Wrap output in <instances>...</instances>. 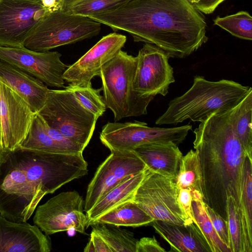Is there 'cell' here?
<instances>
[{"label": "cell", "mask_w": 252, "mask_h": 252, "mask_svg": "<svg viewBox=\"0 0 252 252\" xmlns=\"http://www.w3.org/2000/svg\"><path fill=\"white\" fill-rule=\"evenodd\" d=\"M88 173L83 153H52L18 147L0 153V214L27 221L47 194Z\"/></svg>", "instance_id": "1"}, {"label": "cell", "mask_w": 252, "mask_h": 252, "mask_svg": "<svg viewBox=\"0 0 252 252\" xmlns=\"http://www.w3.org/2000/svg\"><path fill=\"white\" fill-rule=\"evenodd\" d=\"M0 151H1V150H0Z\"/></svg>", "instance_id": "42"}, {"label": "cell", "mask_w": 252, "mask_h": 252, "mask_svg": "<svg viewBox=\"0 0 252 252\" xmlns=\"http://www.w3.org/2000/svg\"><path fill=\"white\" fill-rule=\"evenodd\" d=\"M125 35L113 32L103 36L77 61L69 65L63 74L69 83L87 85L95 76H99L101 67L115 57L124 46Z\"/></svg>", "instance_id": "16"}, {"label": "cell", "mask_w": 252, "mask_h": 252, "mask_svg": "<svg viewBox=\"0 0 252 252\" xmlns=\"http://www.w3.org/2000/svg\"><path fill=\"white\" fill-rule=\"evenodd\" d=\"M92 231L99 235L107 243L112 252H135L137 240L134 234L120 226L95 222L92 224Z\"/></svg>", "instance_id": "27"}, {"label": "cell", "mask_w": 252, "mask_h": 252, "mask_svg": "<svg viewBox=\"0 0 252 252\" xmlns=\"http://www.w3.org/2000/svg\"><path fill=\"white\" fill-rule=\"evenodd\" d=\"M230 110L212 114L194 130L205 204L227 220L232 198L239 211L243 163L247 156L234 133Z\"/></svg>", "instance_id": "3"}, {"label": "cell", "mask_w": 252, "mask_h": 252, "mask_svg": "<svg viewBox=\"0 0 252 252\" xmlns=\"http://www.w3.org/2000/svg\"><path fill=\"white\" fill-rule=\"evenodd\" d=\"M233 130L245 154L252 158V88L230 110Z\"/></svg>", "instance_id": "23"}, {"label": "cell", "mask_w": 252, "mask_h": 252, "mask_svg": "<svg viewBox=\"0 0 252 252\" xmlns=\"http://www.w3.org/2000/svg\"><path fill=\"white\" fill-rule=\"evenodd\" d=\"M231 252H243L242 229L240 214L234 200H228L227 206Z\"/></svg>", "instance_id": "32"}, {"label": "cell", "mask_w": 252, "mask_h": 252, "mask_svg": "<svg viewBox=\"0 0 252 252\" xmlns=\"http://www.w3.org/2000/svg\"><path fill=\"white\" fill-rule=\"evenodd\" d=\"M205 208L218 235L221 241L229 248L230 237L227 220L206 204Z\"/></svg>", "instance_id": "33"}, {"label": "cell", "mask_w": 252, "mask_h": 252, "mask_svg": "<svg viewBox=\"0 0 252 252\" xmlns=\"http://www.w3.org/2000/svg\"><path fill=\"white\" fill-rule=\"evenodd\" d=\"M137 57L133 90L144 97L165 96L170 85L175 82L173 68L168 63L169 55L156 46L146 43Z\"/></svg>", "instance_id": "13"}, {"label": "cell", "mask_w": 252, "mask_h": 252, "mask_svg": "<svg viewBox=\"0 0 252 252\" xmlns=\"http://www.w3.org/2000/svg\"><path fill=\"white\" fill-rule=\"evenodd\" d=\"M101 25L88 17L68 13L59 4L38 22L24 46L36 52L49 51L98 35Z\"/></svg>", "instance_id": "6"}, {"label": "cell", "mask_w": 252, "mask_h": 252, "mask_svg": "<svg viewBox=\"0 0 252 252\" xmlns=\"http://www.w3.org/2000/svg\"><path fill=\"white\" fill-rule=\"evenodd\" d=\"M191 209L193 221L197 225L207 241L212 252H231L215 230L205 208L202 194L192 191Z\"/></svg>", "instance_id": "25"}, {"label": "cell", "mask_w": 252, "mask_h": 252, "mask_svg": "<svg viewBox=\"0 0 252 252\" xmlns=\"http://www.w3.org/2000/svg\"><path fill=\"white\" fill-rule=\"evenodd\" d=\"M192 126L188 124L171 128L149 127L142 122H107L100 133L99 139L111 151H133L148 143L171 141L177 145L185 140Z\"/></svg>", "instance_id": "8"}, {"label": "cell", "mask_w": 252, "mask_h": 252, "mask_svg": "<svg viewBox=\"0 0 252 252\" xmlns=\"http://www.w3.org/2000/svg\"><path fill=\"white\" fill-rule=\"evenodd\" d=\"M152 171L149 168L125 180L102 196L86 215V228L99 217L129 200H132L135 192L146 176Z\"/></svg>", "instance_id": "21"}, {"label": "cell", "mask_w": 252, "mask_h": 252, "mask_svg": "<svg viewBox=\"0 0 252 252\" xmlns=\"http://www.w3.org/2000/svg\"><path fill=\"white\" fill-rule=\"evenodd\" d=\"M148 168L133 151H111L88 184L84 210L89 211L110 189Z\"/></svg>", "instance_id": "12"}, {"label": "cell", "mask_w": 252, "mask_h": 252, "mask_svg": "<svg viewBox=\"0 0 252 252\" xmlns=\"http://www.w3.org/2000/svg\"><path fill=\"white\" fill-rule=\"evenodd\" d=\"M131 0H82L63 8L71 14L85 17L114 10Z\"/></svg>", "instance_id": "31"}, {"label": "cell", "mask_w": 252, "mask_h": 252, "mask_svg": "<svg viewBox=\"0 0 252 252\" xmlns=\"http://www.w3.org/2000/svg\"><path fill=\"white\" fill-rule=\"evenodd\" d=\"M88 17L127 32L134 41L153 44L170 58H186L208 39L204 18L188 0H131Z\"/></svg>", "instance_id": "2"}, {"label": "cell", "mask_w": 252, "mask_h": 252, "mask_svg": "<svg viewBox=\"0 0 252 252\" xmlns=\"http://www.w3.org/2000/svg\"><path fill=\"white\" fill-rule=\"evenodd\" d=\"M0 135L1 137V131H0Z\"/></svg>", "instance_id": "41"}, {"label": "cell", "mask_w": 252, "mask_h": 252, "mask_svg": "<svg viewBox=\"0 0 252 252\" xmlns=\"http://www.w3.org/2000/svg\"><path fill=\"white\" fill-rule=\"evenodd\" d=\"M214 23L234 36L252 39V17L248 12L241 11L224 17L218 16Z\"/></svg>", "instance_id": "30"}, {"label": "cell", "mask_w": 252, "mask_h": 252, "mask_svg": "<svg viewBox=\"0 0 252 252\" xmlns=\"http://www.w3.org/2000/svg\"><path fill=\"white\" fill-rule=\"evenodd\" d=\"M152 226L170 246V252H212L197 225L176 224L163 220H154Z\"/></svg>", "instance_id": "19"}, {"label": "cell", "mask_w": 252, "mask_h": 252, "mask_svg": "<svg viewBox=\"0 0 252 252\" xmlns=\"http://www.w3.org/2000/svg\"><path fill=\"white\" fill-rule=\"evenodd\" d=\"M178 193L175 180L151 171L138 187L132 200L154 220L183 225Z\"/></svg>", "instance_id": "9"}, {"label": "cell", "mask_w": 252, "mask_h": 252, "mask_svg": "<svg viewBox=\"0 0 252 252\" xmlns=\"http://www.w3.org/2000/svg\"><path fill=\"white\" fill-rule=\"evenodd\" d=\"M55 7L44 0H0V46L24 47L34 27Z\"/></svg>", "instance_id": "11"}, {"label": "cell", "mask_w": 252, "mask_h": 252, "mask_svg": "<svg viewBox=\"0 0 252 252\" xmlns=\"http://www.w3.org/2000/svg\"><path fill=\"white\" fill-rule=\"evenodd\" d=\"M155 236L143 237L137 240L136 244L135 252H165Z\"/></svg>", "instance_id": "36"}, {"label": "cell", "mask_w": 252, "mask_h": 252, "mask_svg": "<svg viewBox=\"0 0 252 252\" xmlns=\"http://www.w3.org/2000/svg\"><path fill=\"white\" fill-rule=\"evenodd\" d=\"M190 3L192 4L197 3L199 0H188Z\"/></svg>", "instance_id": "39"}, {"label": "cell", "mask_w": 252, "mask_h": 252, "mask_svg": "<svg viewBox=\"0 0 252 252\" xmlns=\"http://www.w3.org/2000/svg\"><path fill=\"white\" fill-rule=\"evenodd\" d=\"M153 220L154 219L135 202L129 200L103 214L93 223L99 222L120 226L137 227L147 225Z\"/></svg>", "instance_id": "24"}, {"label": "cell", "mask_w": 252, "mask_h": 252, "mask_svg": "<svg viewBox=\"0 0 252 252\" xmlns=\"http://www.w3.org/2000/svg\"><path fill=\"white\" fill-rule=\"evenodd\" d=\"M0 150L2 151V142H1V137L0 135Z\"/></svg>", "instance_id": "40"}, {"label": "cell", "mask_w": 252, "mask_h": 252, "mask_svg": "<svg viewBox=\"0 0 252 252\" xmlns=\"http://www.w3.org/2000/svg\"><path fill=\"white\" fill-rule=\"evenodd\" d=\"M175 182L178 190L189 189L202 194L201 173L197 151L191 150L183 156Z\"/></svg>", "instance_id": "28"}, {"label": "cell", "mask_w": 252, "mask_h": 252, "mask_svg": "<svg viewBox=\"0 0 252 252\" xmlns=\"http://www.w3.org/2000/svg\"><path fill=\"white\" fill-rule=\"evenodd\" d=\"M84 252H112L109 246L97 233L92 231L90 238L84 249Z\"/></svg>", "instance_id": "35"}, {"label": "cell", "mask_w": 252, "mask_h": 252, "mask_svg": "<svg viewBox=\"0 0 252 252\" xmlns=\"http://www.w3.org/2000/svg\"><path fill=\"white\" fill-rule=\"evenodd\" d=\"M239 213L243 252H252V158L245 157L243 166Z\"/></svg>", "instance_id": "22"}, {"label": "cell", "mask_w": 252, "mask_h": 252, "mask_svg": "<svg viewBox=\"0 0 252 252\" xmlns=\"http://www.w3.org/2000/svg\"><path fill=\"white\" fill-rule=\"evenodd\" d=\"M50 238L36 225L16 222L0 214V252H49Z\"/></svg>", "instance_id": "17"}, {"label": "cell", "mask_w": 252, "mask_h": 252, "mask_svg": "<svg viewBox=\"0 0 252 252\" xmlns=\"http://www.w3.org/2000/svg\"><path fill=\"white\" fill-rule=\"evenodd\" d=\"M133 151L152 171L175 180L183 157L178 145L171 141L154 142Z\"/></svg>", "instance_id": "20"}, {"label": "cell", "mask_w": 252, "mask_h": 252, "mask_svg": "<svg viewBox=\"0 0 252 252\" xmlns=\"http://www.w3.org/2000/svg\"><path fill=\"white\" fill-rule=\"evenodd\" d=\"M56 51L36 52L25 47L0 46V60L8 63L52 87L64 88L63 74L68 67Z\"/></svg>", "instance_id": "14"}, {"label": "cell", "mask_w": 252, "mask_h": 252, "mask_svg": "<svg viewBox=\"0 0 252 252\" xmlns=\"http://www.w3.org/2000/svg\"><path fill=\"white\" fill-rule=\"evenodd\" d=\"M81 0H57L63 9Z\"/></svg>", "instance_id": "38"}, {"label": "cell", "mask_w": 252, "mask_h": 252, "mask_svg": "<svg viewBox=\"0 0 252 252\" xmlns=\"http://www.w3.org/2000/svg\"><path fill=\"white\" fill-rule=\"evenodd\" d=\"M0 81L22 97L34 113L46 102L49 89L44 83L19 68L0 60Z\"/></svg>", "instance_id": "18"}, {"label": "cell", "mask_w": 252, "mask_h": 252, "mask_svg": "<svg viewBox=\"0 0 252 252\" xmlns=\"http://www.w3.org/2000/svg\"><path fill=\"white\" fill-rule=\"evenodd\" d=\"M225 0H199L194 4L196 8L201 12L206 14L213 13L217 7Z\"/></svg>", "instance_id": "37"}, {"label": "cell", "mask_w": 252, "mask_h": 252, "mask_svg": "<svg viewBox=\"0 0 252 252\" xmlns=\"http://www.w3.org/2000/svg\"><path fill=\"white\" fill-rule=\"evenodd\" d=\"M35 114L22 97L0 81L2 151H12L19 147L29 131Z\"/></svg>", "instance_id": "15"}, {"label": "cell", "mask_w": 252, "mask_h": 252, "mask_svg": "<svg viewBox=\"0 0 252 252\" xmlns=\"http://www.w3.org/2000/svg\"><path fill=\"white\" fill-rule=\"evenodd\" d=\"M138 59L121 50L101 67L103 98L106 108L113 113L114 122L147 114L153 96L144 97L133 90Z\"/></svg>", "instance_id": "5"}, {"label": "cell", "mask_w": 252, "mask_h": 252, "mask_svg": "<svg viewBox=\"0 0 252 252\" xmlns=\"http://www.w3.org/2000/svg\"><path fill=\"white\" fill-rule=\"evenodd\" d=\"M64 88L72 92L81 104L98 118L106 111L103 96L100 94L102 88L94 89L91 82L87 85L69 83Z\"/></svg>", "instance_id": "29"}, {"label": "cell", "mask_w": 252, "mask_h": 252, "mask_svg": "<svg viewBox=\"0 0 252 252\" xmlns=\"http://www.w3.org/2000/svg\"><path fill=\"white\" fill-rule=\"evenodd\" d=\"M84 204L78 191L61 192L36 208L33 223L47 235L70 229L85 234L88 219Z\"/></svg>", "instance_id": "10"}, {"label": "cell", "mask_w": 252, "mask_h": 252, "mask_svg": "<svg viewBox=\"0 0 252 252\" xmlns=\"http://www.w3.org/2000/svg\"><path fill=\"white\" fill-rule=\"evenodd\" d=\"M19 147L48 153H69L48 134L45 122L38 113L35 114L29 131Z\"/></svg>", "instance_id": "26"}, {"label": "cell", "mask_w": 252, "mask_h": 252, "mask_svg": "<svg viewBox=\"0 0 252 252\" xmlns=\"http://www.w3.org/2000/svg\"><path fill=\"white\" fill-rule=\"evenodd\" d=\"M38 113L50 127L84 150L92 137L98 119L65 89H49L45 105Z\"/></svg>", "instance_id": "7"}, {"label": "cell", "mask_w": 252, "mask_h": 252, "mask_svg": "<svg viewBox=\"0 0 252 252\" xmlns=\"http://www.w3.org/2000/svg\"><path fill=\"white\" fill-rule=\"evenodd\" d=\"M251 88L232 80L211 81L195 76L190 89L172 99L155 123L176 125L187 119L201 122L213 113L232 109Z\"/></svg>", "instance_id": "4"}, {"label": "cell", "mask_w": 252, "mask_h": 252, "mask_svg": "<svg viewBox=\"0 0 252 252\" xmlns=\"http://www.w3.org/2000/svg\"><path fill=\"white\" fill-rule=\"evenodd\" d=\"M192 191L189 189H182L179 190L178 201L182 213L185 224L193 222L191 209Z\"/></svg>", "instance_id": "34"}]
</instances>
